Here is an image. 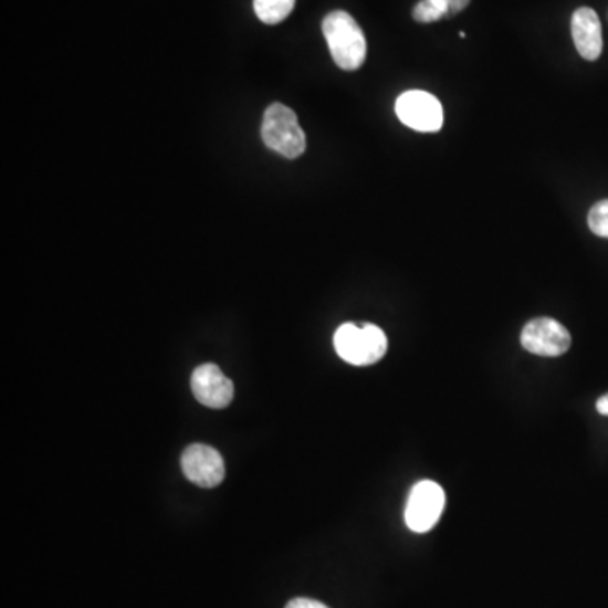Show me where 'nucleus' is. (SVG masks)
Returning <instances> with one entry per match:
<instances>
[{
    "instance_id": "1",
    "label": "nucleus",
    "mask_w": 608,
    "mask_h": 608,
    "mask_svg": "<svg viewBox=\"0 0 608 608\" xmlns=\"http://www.w3.org/2000/svg\"><path fill=\"white\" fill-rule=\"evenodd\" d=\"M323 36L328 43L333 61L345 72H355L364 65L367 41L364 31L345 11H333L323 19Z\"/></svg>"
},
{
    "instance_id": "2",
    "label": "nucleus",
    "mask_w": 608,
    "mask_h": 608,
    "mask_svg": "<svg viewBox=\"0 0 608 608\" xmlns=\"http://www.w3.org/2000/svg\"><path fill=\"white\" fill-rule=\"evenodd\" d=\"M261 136L269 149L287 159L300 158L306 150V134L301 129L296 112L283 104L265 108Z\"/></svg>"
},
{
    "instance_id": "3",
    "label": "nucleus",
    "mask_w": 608,
    "mask_h": 608,
    "mask_svg": "<svg viewBox=\"0 0 608 608\" xmlns=\"http://www.w3.org/2000/svg\"><path fill=\"white\" fill-rule=\"evenodd\" d=\"M333 345L345 361L364 367L379 361L386 355L389 342L379 326L344 323L335 333Z\"/></svg>"
},
{
    "instance_id": "4",
    "label": "nucleus",
    "mask_w": 608,
    "mask_h": 608,
    "mask_svg": "<svg viewBox=\"0 0 608 608\" xmlns=\"http://www.w3.org/2000/svg\"><path fill=\"white\" fill-rule=\"evenodd\" d=\"M444 491L437 482L422 480L412 486L406 505V524L415 533H428L437 526L444 509Z\"/></svg>"
},
{
    "instance_id": "5",
    "label": "nucleus",
    "mask_w": 608,
    "mask_h": 608,
    "mask_svg": "<svg viewBox=\"0 0 608 608\" xmlns=\"http://www.w3.org/2000/svg\"><path fill=\"white\" fill-rule=\"evenodd\" d=\"M396 114L405 126L419 133H437L443 127V107L434 95L409 90L396 102Z\"/></svg>"
},
{
    "instance_id": "6",
    "label": "nucleus",
    "mask_w": 608,
    "mask_h": 608,
    "mask_svg": "<svg viewBox=\"0 0 608 608\" xmlns=\"http://www.w3.org/2000/svg\"><path fill=\"white\" fill-rule=\"evenodd\" d=\"M521 344L527 352L541 357H559L572 347L568 329L553 318H536L524 326Z\"/></svg>"
},
{
    "instance_id": "7",
    "label": "nucleus",
    "mask_w": 608,
    "mask_h": 608,
    "mask_svg": "<svg viewBox=\"0 0 608 608\" xmlns=\"http://www.w3.org/2000/svg\"><path fill=\"white\" fill-rule=\"evenodd\" d=\"M181 469L190 482L203 489L219 486L226 479L222 454L207 444H190L182 451Z\"/></svg>"
},
{
    "instance_id": "8",
    "label": "nucleus",
    "mask_w": 608,
    "mask_h": 608,
    "mask_svg": "<svg viewBox=\"0 0 608 608\" xmlns=\"http://www.w3.org/2000/svg\"><path fill=\"white\" fill-rule=\"evenodd\" d=\"M191 390L197 401L211 409H223L232 402L233 384L216 364H203L191 376Z\"/></svg>"
},
{
    "instance_id": "9",
    "label": "nucleus",
    "mask_w": 608,
    "mask_h": 608,
    "mask_svg": "<svg viewBox=\"0 0 608 608\" xmlns=\"http://www.w3.org/2000/svg\"><path fill=\"white\" fill-rule=\"evenodd\" d=\"M573 43L585 60L595 61L600 57L604 50L601 38V24L597 12L590 8H581L575 11L572 18Z\"/></svg>"
},
{
    "instance_id": "10",
    "label": "nucleus",
    "mask_w": 608,
    "mask_h": 608,
    "mask_svg": "<svg viewBox=\"0 0 608 608\" xmlns=\"http://www.w3.org/2000/svg\"><path fill=\"white\" fill-rule=\"evenodd\" d=\"M296 0H254L255 15L264 24H280L293 12Z\"/></svg>"
},
{
    "instance_id": "11",
    "label": "nucleus",
    "mask_w": 608,
    "mask_h": 608,
    "mask_svg": "<svg viewBox=\"0 0 608 608\" xmlns=\"http://www.w3.org/2000/svg\"><path fill=\"white\" fill-rule=\"evenodd\" d=\"M588 227L595 235L608 239V200L598 201L588 213Z\"/></svg>"
},
{
    "instance_id": "12",
    "label": "nucleus",
    "mask_w": 608,
    "mask_h": 608,
    "mask_svg": "<svg viewBox=\"0 0 608 608\" xmlns=\"http://www.w3.org/2000/svg\"><path fill=\"white\" fill-rule=\"evenodd\" d=\"M412 18H415L416 21L424 22L426 24V22L438 21V19L444 18V15L441 14L440 11H437L433 6L428 4L426 0H421V2L416 4L415 11H412Z\"/></svg>"
},
{
    "instance_id": "13",
    "label": "nucleus",
    "mask_w": 608,
    "mask_h": 608,
    "mask_svg": "<svg viewBox=\"0 0 608 608\" xmlns=\"http://www.w3.org/2000/svg\"><path fill=\"white\" fill-rule=\"evenodd\" d=\"M286 608H328L322 601L312 600V598H294Z\"/></svg>"
},
{
    "instance_id": "14",
    "label": "nucleus",
    "mask_w": 608,
    "mask_h": 608,
    "mask_svg": "<svg viewBox=\"0 0 608 608\" xmlns=\"http://www.w3.org/2000/svg\"><path fill=\"white\" fill-rule=\"evenodd\" d=\"M448 4H450V14L448 15H453L462 12L470 4V0H448Z\"/></svg>"
},
{
    "instance_id": "15",
    "label": "nucleus",
    "mask_w": 608,
    "mask_h": 608,
    "mask_svg": "<svg viewBox=\"0 0 608 608\" xmlns=\"http://www.w3.org/2000/svg\"><path fill=\"white\" fill-rule=\"evenodd\" d=\"M426 2L433 6V8L437 9V11H440L444 18L450 14V4H448V0H426Z\"/></svg>"
},
{
    "instance_id": "16",
    "label": "nucleus",
    "mask_w": 608,
    "mask_h": 608,
    "mask_svg": "<svg viewBox=\"0 0 608 608\" xmlns=\"http://www.w3.org/2000/svg\"><path fill=\"white\" fill-rule=\"evenodd\" d=\"M597 411L600 412V415L608 416V394H605V396L598 399Z\"/></svg>"
}]
</instances>
